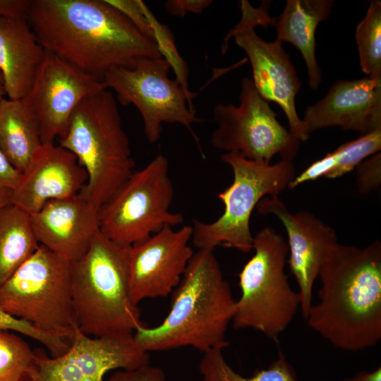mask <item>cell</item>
Segmentation results:
<instances>
[{
  "instance_id": "1f68e13d",
  "label": "cell",
  "mask_w": 381,
  "mask_h": 381,
  "mask_svg": "<svg viewBox=\"0 0 381 381\" xmlns=\"http://www.w3.org/2000/svg\"><path fill=\"white\" fill-rule=\"evenodd\" d=\"M212 2L210 0H169L165 3V8L171 15L181 17L187 13H202Z\"/></svg>"
},
{
  "instance_id": "603a6c76",
  "label": "cell",
  "mask_w": 381,
  "mask_h": 381,
  "mask_svg": "<svg viewBox=\"0 0 381 381\" xmlns=\"http://www.w3.org/2000/svg\"><path fill=\"white\" fill-rule=\"evenodd\" d=\"M39 246L28 213L11 203L0 207V288Z\"/></svg>"
},
{
  "instance_id": "f546056e",
  "label": "cell",
  "mask_w": 381,
  "mask_h": 381,
  "mask_svg": "<svg viewBox=\"0 0 381 381\" xmlns=\"http://www.w3.org/2000/svg\"><path fill=\"white\" fill-rule=\"evenodd\" d=\"M356 183L361 193L376 190L381 183V154L377 152L364 159L357 167Z\"/></svg>"
},
{
  "instance_id": "8fae6325",
  "label": "cell",
  "mask_w": 381,
  "mask_h": 381,
  "mask_svg": "<svg viewBox=\"0 0 381 381\" xmlns=\"http://www.w3.org/2000/svg\"><path fill=\"white\" fill-rule=\"evenodd\" d=\"M239 104L219 103L213 110L216 128L211 143L226 152H236L247 159L270 164L277 154L292 161L301 141L277 119V114L256 90L252 79L241 81Z\"/></svg>"
},
{
  "instance_id": "9c48e42d",
  "label": "cell",
  "mask_w": 381,
  "mask_h": 381,
  "mask_svg": "<svg viewBox=\"0 0 381 381\" xmlns=\"http://www.w3.org/2000/svg\"><path fill=\"white\" fill-rule=\"evenodd\" d=\"M174 195L167 158L157 155L128 181L98 212L99 231L116 244L129 247L165 227L183 222L170 210Z\"/></svg>"
},
{
  "instance_id": "8d00e7d4",
  "label": "cell",
  "mask_w": 381,
  "mask_h": 381,
  "mask_svg": "<svg viewBox=\"0 0 381 381\" xmlns=\"http://www.w3.org/2000/svg\"><path fill=\"white\" fill-rule=\"evenodd\" d=\"M6 94L4 80L1 72L0 71V101L4 98Z\"/></svg>"
},
{
  "instance_id": "6da1fadb",
  "label": "cell",
  "mask_w": 381,
  "mask_h": 381,
  "mask_svg": "<svg viewBox=\"0 0 381 381\" xmlns=\"http://www.w3.org/2000/svg\"><path fill=\"white\" fill-rule=\"evenodd\" d=\"M28 20L45 51L100 80L111 68L163 57L105 0H31Z\"/></svg>"
},
{
  "instance_id": "4dcf8cb0",
  "label": "cell",
  "mask_w": 381,
  "mask_h": 381,
  "mask_svg": "<svg viewBox=\"0 0 381 381\" xmlns=\"http://www.w3.org/2000/svg\"><path fill=\"white\" fill-rule=\"evenodd\" d=\"M109 381H165V375L161 368L147 365L135 370L118 371L111 375Z\"/></svg>"
},
{
  "instance_id": "484cf974",
  "label": "cell",
  "mask_w": 381,
  "mask_h": 381,
  "mask_svg": "<svg viewBox=\"0 0 381 381\" xmlns=\"http://www.w3.org/2000/svg\"><path fill=\"white\" fill-rule=\"evenodd\" d=\"M37 369L36 350L16 332L0 329V381H28Z\"/></svg>"
},
{
  "instance_id": "83f0119b",
  "label": "cell",
  "mask_w": 381,
  "mask_h": 381,
  "mask_svg": "<svg viewBox=\"0 0 381 381\" xmlns=\"http://www.w3.org/2000/svg\"><path fill=\"white\" fill-rule=\"evenodd\" d=\"M0 329L20 333L39 341L48 349L52 357L64 353L71 344L68 339L39 330L27 322L10 315L1 307Z\"/></svg>"
},
{
  "instance_id": "d6a6232c",
  "label": "cell",
  "mask_w": 381,
  "mask_h": 381,
  "mask_svg": "<svg viewBox=\"0 0 381 381\" xmlns=\"http://www.w3.org/2000/svg\"><path fill=\"white\" fill-rule=\"evenodd\" d=\"M30 0H0L1 18H28Z\"/></svg>"
},
{
  "instance_id": "ffe728a7",
  "label": "cell",
  "mask_w": 381,
  "mask_h": 381,
  "mask_svg": "<svg viewBox=\"0 0 381 381\" xmlns=\"http://www.w3.org/2000/svg\"><path fill=\"white\" fill-rule=\"evenodd\" d=\"M45 52L28 18L0 19V71L8 99L28 94Z\"/></svg>"
},
{
  "instance_id": "ac0fdd59",
  "label": "cell",
  "mask_w": 381,
  "mask_h": 381,
  "mask_svg": "<svg viewBox=\"0 0 381 381\" xmlns=\"http://www.w3.org/2000/svg\"><path fill=\"white\" fill-rule=\"evenodd\" d=\"M301 119L308 135L329 127L361 135L381 129V78L335 82L322 99L307 107Z\"/></svg>"
},
{
  "instance_id": "f1b7e54d",
  "label": "cell",
  "mask_w": 381,
  "mask_h": 381,
  "mask_svg": "<svg viewBox=\"0 0 381 381\" xmlns=\"http://www.w3.org/2000/svg\"><path fill=\"white\" fill-rule=\"evenodd\" d=\"M105 1L123 13L142 33L154 41V32L150 20L151 13L142 1Z\"/></svg>"
},
{
  "instance_id": "30bf717a",
  "label": "cell",
  "mask_w": 381,
  "mask_h": 381,
  "mask_svg": "<svg viewBox=\"0 0 381 381\" xmlns=\"http://www.w3.org/2000/svg\"><path fill=\"white\" fill-rule=\"evenodd\" d=\"M171 64L164 57L143 58L131 68L116 67L104 76L106 89L113 90L122 105H134L141 115L145 135L150 143L161 137L163 123H178L196 138L192 126L200 123L192 104L195 95L171 79Z\"/></svg>"
},
{
  "instance_id": "836d02e7",
  "label": "cell",
  "mask_w": 381,
  "mask_h": 381,
  "mask_svg": "<svg viewBox=\"0 0 381 381\" xmlns=\"http://www.w3.org/2000/svg\"><path fill=\"white\" fill-rule=\"evenodd\" d=\"M21 173L7 159L0 149V190H13L18 186Z\"/></svg>"
},
{
  "instance_id": "7c38bea8",
  "label": "cell",
  "mask_w": 381,
  "mask_h": 381,
  "mask_svg": "<svg viewBox=\"0 0 381 381\" xmlns=\"http://www.w3.org/2000/svg\"><path fill=\"white\" fill-rule=\"evenodd\" d=\"M270 1H263L259 8L242 0L240 22L229 32L222 46L223 54L228 41L234 37L236 44L247 55L253 72V83L261 97L266 101L277 103L284 111L289 131L300 141H306L309 135L306 131L296 108L295 99L301 88V82L289 54L281 42H267L255 30L260 25L267 28L274 25L275 18L270 16Z\"/></svg>"
},
{
  "instance_id": "8992f818",
  "label": "cell",
  "mask_w": 381,
  "mask_h": 381,
  "mask_svg": "<svg viewBox=\"0 0 381 381\" xmlns=\"http://www.w3.org/2000/svg\"><path fill=\"white\" fill-rule=\"evenodd\" d=\"M254 254L238 274L240 298L232 320L236 329H255L277 341L301 308L285 273L289 248L271 227L253 236Z\"/></svg>"
},
{
  "instance_id": "e0dca14e",
  "label": "cell",
  "mask_w": 381,
  "mask_h": 381,
  "mask_svg": "<svg viewBox=\"0 0 381 381\" xmlns=\"http://www.w3.org/2000/svg\"><path fill=\"white\" fill-rule=\"evenodd\" d=\"M87 179L74 154L59 145L42 144L12 190L11 203L28 214L36 212L49 200L78 195Z\"/></svg>"
},
{
  "instance_id": "52a82bcc",
  "label": "cell",
  "mask_w": 381,
  "mask_h": 381,
  "mask_svg": "<svg viewBox=\"0 0 381 381\" xmlns=\"http://www.w3.org/2000/svg\"><path fill=\"white\" fill-rule=\"evenodd\" d=\"M232 169L234 180L218 194L224 210L210 223L194 219L191 241L198 250H214L222 246L248 253L253 249L251 214L265 195H278L296 176L292 161L274 164L249 160L236 152L221 155Z\"/></svg>"
},
{
  "instance_id": "277c9868",
  "label": "cell",
  "mask_w": 381,
  "mask_h": 381,
  "mask_svg": "<svg viewBox=\"0 0 381 381\" xmlns=\"http://www.w3.org/2000/svg\"><path fill=\"white\" fill-rule=\"evenodd\" d=\"M128 248L99 231L87 250L71 262L75 322L88 336L133 334L145 326L131 294Z\"/></svg>"
},
{
  "instance_id": "e575fe53",
  "label": "cell",
  "mask_w": 381,
  "mask_h": 381,
  "mask_svg": "<svg viewBox=\"0 0 381 381\" xmlns=\"http://www.w3.org/2000/svg\"><path fill=\"white\" fill-rule=\"evenodd\" d=\"M341 381H381V367L370 372H360L351 377L344 378Z\"/></svg>"
},
{
  "instance_id": "ba28073f",
  "label": "cell",
  "mask_w": 381,
  "mask_h": 381,
  "mask_svg": "<svg viewBox=\"0 0 381 381\" xmlns=\"http://www.w3.org/2000/svg\"><path fill=\"white\" fill-rule=\"evenodd\" d=\"M0 307L40 331L71 341L77 326L71 261L40 245L0 288Z\"/></svg>"
},
{
  "instance_id": "2e32d148",
  "label": "cell",
  "mask_w": 381,
  "mask_h": 381,
  "mask_svg": "<svg viewBox=\"0 0 381 381\" xmlns=\"http://www.w3.org/2000/svg\"><path fill=\"white\" fill-rule=\"evenodd\" d=\"M257 207L261 214L276 216L285 228L286 262L298 284L300 310L306 319L313 305L314 282L329 249L338 242L336 232L310 212L291 213L278 195L263 198Z\"/></svg>"
},
{
  "instance_id": "5b68a950",
  "label": "cell",
  "mask_w": 381,
  "mask_h": 381,
  "mask_svg": "<svg viewBox=\"0 0 381 381\" xmlns=\"http://www.w3.org/2000/svg\"><path fill=\"white\" fill-rule=\"evenodd\" d=\"M59 143L85 170L87 182L79 194L97 210L134 172L129 139L116 99L107 89L80 102Z\"/></svg>"
},
{
  "instance_id": "4fadbf2b",
  "label": "cell",
  "mask_w": 381,
  "mask_h": 381,
  "mask_svg": "<svg viewBox=\"0 0 381 381\" xmlns=\"http://www.w3.org/2000/svg\"><path fill=\"white\" fill-rule=\"evenodd\" d=\"M37 369L28 381H104L114 369L135 370L149 365L148 352L136 343L133 334L91 337L76 326L67 351L47 356L36 351Z\"/></svg>"
},
{
  "instance_id": "4316f807",
  "label": "cell",
  "mask_w": 381,
  "mask_h": 381,
  "mask_svg": "<svg viewBox=\"0 0 381 381\" xmlns=\"http://www.w3.org/2000/svg\"><path fill=\"white\" fill-rule=\"evenodd\" d=\"M360 66L368 76L381 78V1H373L356 30Z\"/></svg>"
},
{
  "instance_id": "44dd1931",
  "label": "cell",
  "mask_w": 381,
  "mask_h": 381,
  "mask_svg": "<svg viewBox=\"0 0 381 381\" xmlns=\"http://www.w3.org/2000/svg\"><path fill=\"white\" fill-rule=\"evenodd\" d=\"M332 0H288L282 13L275 18L277 40L287 42L301 53L308 69V85L317 90L322 73L315 56V32L318 25L330 16Z\"/></svg>"
},
{
  "instance_id": "d590c367",
  "label": "cell",
  "mask_w": 381,
  "mask_h": 381,
  "mask_svg": "<svg viewBox=\"0 0 381 381\" xmlns=\"http://www.w3.org/2000/svg\"><path fill=\"white\" fill-rule=\"evenodd\" d=\"M11 191L9 189L0 190V207L11 203Z\"/></svg>"
},
{
  "instance_id": "7402d4cb",
  "label": "cell",
  "mask_w": 381,
  "mask_h": 381,
  "mask_svg": "<svg viewBox=\"0 0 381 381\" xmlns=\"http://www.w3.org/2000/svg\"><path fill=\"white\" fill-rule=\"evenodd\" d=\"M42 145L38 123L22 99L0 101V149L21 174Z\"/></svg>"
},
{
  "instance_id": "cb8c5ba5",
  "label": "cell",
  "mask_w": 381,
  "mask_h": 381,
  "mask_svg": "<svg viewBox=\"0 0 381 381\" xmlns=\"http://www.w3.org/2000/svg\"><path fill=\"white\" fill-rule=\"evenodd\" d=\"M381 129L361 135L346 142L333 152L315 161L299 175L296 176L289 185L294 189L299 185L317 180L321 177L336 179L353 171L369 156L380 151Z\"/></svg>"
},
{
  "instance_id": "d6986e66",
  "label": "cell",
  "mask_w": 381,
  "mask_h": 381,
  "mask_svg": "<svg viewBox=\"0 0 381 381\" xmlns=\"http://www.w3.org/2000/svg\"><path fill=\"white\" fill-rule=\"evenodd\" d=\"M98 212L78 194L49 200L29 214L39 244L71 262L87 250L99 231Z\"/></svg>"
},
{
  "instance_id": "d4e9b609",
  "label": "cell",
  "mask_w": 381,
  "mask_h": 381,
  "mask_svg": "<svg viewBox=\"0 0 381 381\" xmlns=\"http://www.w3.org/2000/svg\"><path fill=\"white\" fill-rule=\"evenodd\" d=\"M199 369L203 381H298L294 368L282 353L267 368L255 371L250 377L235 372L220 349L203 353Z\"/></svg>"
},
{
  "instance_id": "5bb4252c",
  "label": "cell",
  "mask_w": 381,
  "mask_h": 381,
  "mask_svg": "<svg viewBox=\"0 0 381 381\" xmlns=\"http://www.w3.org/2000/svg\"><path fill=\"white\" fill-rule=\"evenodd\" d=\"M103 89L102 80L46 51L29 92L21 99L38 123L42 144L54 143L65 133L80 102Z\"/></svg>"
},
{
  "instance_id": "9a60e30c",
  "label": "cell",
  "mask_w": 381,
  "mask_h": 381,
  "mask_svg": "<svg viewBox=\"0 0 381 381\" xmlns=\"http://www.w3.org/2000/svg\"><path fill=\"white\" fill-rule=\"evenodd\" d=\"M173 228L165 227L128 248L130 289L137 305L145 298L172 293L194 253L189 245L192 226Z\"/></svg>"
},
{
  "instance_id": "3957f363",
  "label": "cell",
  "mask_w": 381,
  "mask_h": 381,
  "mask_svg": "<svg viewBox=\"0 0 381 381\" xmlns=\"http://www.w3.org/2000/svg\"><path fill=\"white\" fill-rule=\"evenodd\" d=\"M171 308L157 326L133 332L145 351H162L191 346L202 353L229 346L226 332L236 306L231 286L224 279L214 250L194 252L178 286Z\"/></svg>"
},
{
  "instance_id": "7a4b0ae2",
  "label": "cell",
  "mask_w": 381,
  "mask_h": 381,
  "mask_svg": "<svg viewBox=\"0 0 381 381\" xmlns=\"http://www.w3.org/2000/svg\"><path fill=\"white\" fill-rule=\"evenodd\" d=\"M318 301L306 318L334 346L360 351L381 339V242L364 248L337 242L320 268Z\"/></svg>"
}]
</instances>
